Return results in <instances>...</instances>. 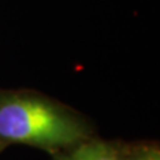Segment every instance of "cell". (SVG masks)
Listing matches in <instances>:
<instances>
[{
	"mask_svg": "<svg viewBox=\"0 0 160 160\" xmlns=\"http://www.w3.org/2000/svg\"><path fill=\"white\" fill-rule=\"evenodd\" d=\"M95 138L88 120L71 107L29 89H0V148L26 144L51 153Z\"/></svg>",
	"mask_w": 160,
	"mask_h": 160,
	"instance_id": "6da1fadb",
	"label": "cell"
},
{
	"mask_svg": "<svg viewBox=\"0 0 160 160\" xmlns=\"http://www.w3.org/2000/svg\"><path fill=\"white\" fill-rule=\"evenodd\" d=\"M53 160H127L126 144L96 136L66 151L52 155Z\"/></svg>",
	"mask_w": 160,
	"mask_h": 160,
	"instance_id": "7a4b0ae2",
	"label": "cell"
},
{
	"mask_svg": "<svg viewBox=\"0 0 160 160\" xmlns=\"http://www.w3.org/2000/svg\"><path fill=\"white\" fill-rule=\"evenodd\" d=\"M127 160H160V149L155 143L126 144Z\"/></svg>",
	"mask_w": 160,
	"mask_h": 160,
	"instance_id": "3957f363",
	"label": "cell"
},
{
	"mask_svg": "<svg viewBox=\"0 0 160 160\" xmlns=\"http://www.w3.org/2000/svg\"><path fill=\"white\" fill-rule=\"evenodd\" d=\"M2 151H3V149H2V148H0V152H2Z\"/></svg>",
	"mask_w": 160,
	"mask_h": 160,
	"instance_id": "277c9868",
	"label": "cell"
}]
</instances>
